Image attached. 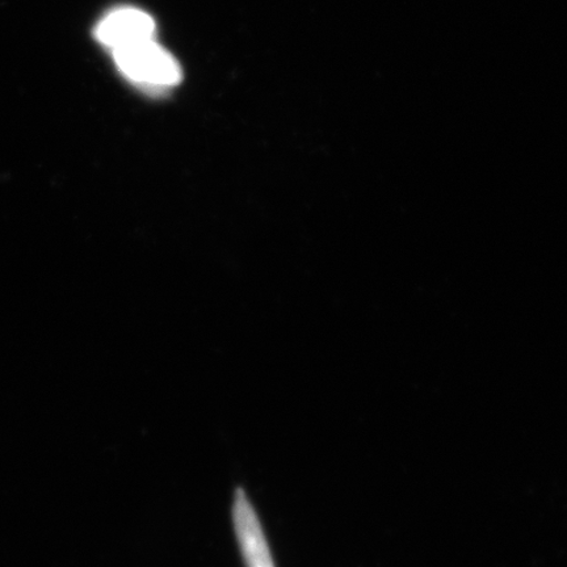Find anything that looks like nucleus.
Here are the masks:
<instances>
[{
  "label": "nucleus",
  "mask_w": 567,
  "mask_h": 567,
  "mask_svg": "<svg viewBox=\"0 0 567 567\" xmlns=\"http://www.w3.org/2000/svg\"><path fill=\"white\" fill-rule=\"evenodd\" d=\"M120 70L132 81L152 87L174 86L182 71L174 56L153 40L113 51Z\"/></svg>",
  "instance_id": "obj_1"
},
{
  "label": "nucleus",
  "mask_w": 567,
  "mask_h": 567,
  "mask_svg": "<svg viewBox=\"0 0 567 567\" xmlns=\"http://www.w3.org/2000/svg\"><path fill=\"white\" fill-rule=\"evenodd\" d=\"M233 522L246 567H275L264 528L244 488L234 494Z\"/></svg>",
  "instance_id": "obj_2"
},
{
  "label": "nucleus",
  "mask_w": 567,
  "mask_h": 567,
  "mask_svg": "<svg viewBox=\"0 0 567 567\" xmlns=\"http://www.w3.org/2000/svg\"><path fill=\"white\" fill-rule=\"evenodd\" d=\"M154 20L136 9L116 10L106 16L96 28V38L116 51V49L153 40Z\"/></svg>",
  "instance_id": "obj_3"
}]
</instances>
